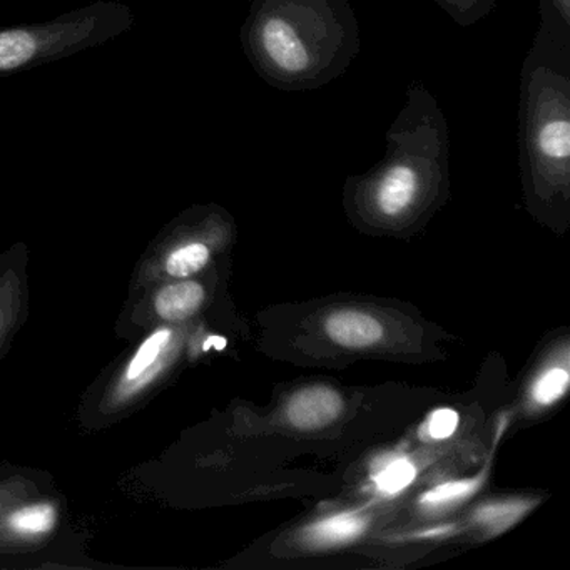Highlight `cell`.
<instances>
[{"label":"cell","mask_w":570,"mask_h":570,"mask_svg":"<svg viewBox=\"0 0 570 570\" xmlns=\"http://www.w3.org/2000/svg\"><path fill=\"white\" fill-rule=\"evenodd\" d=\"M243 45L273 88L313 91L345 75L360 52L348 0H252Z\"/></svg>","instance_id":"obj_1"},{"label":"cell","mask_w":570,"mask_h":570,"mask_svg":"<svg viewBox=\"0 0 570 570\" xmlns=\"http://www.w3.org/2000/svg\"><path fill=\"white\" fill-rule=\"evenodd\" d=\"M519 159L530 188L570 181V29L540 22L520 75Z\"/></svg>","instance_id":"obj_2"},{"label":"cell","mask_w":570,"mask_h":570,"mask_svg":"<svg viewBox=\"0 0 570 570\" xmlns=\"http://www.w3.org/2000/svg\"><path fill=\"white\" fill-rule=\"evenodd\" d=\"M450 131L432 92L413 82L405 106L390 126L385 156L355 183L363 198L382 218L402 219L439 188L449 173Z\"/></svg>","instance_id":"obj_3"},{"label":"cell","mask_w":570,"mask_h":570,"mask_svg":"<svg viewBox=\"0 0 570 570\" xmlns=\"http://www.w3.org/2000/svg\"><path fill=\"white\" fill-rule=\"evenodd\" d=\"M345 409L342 395L330 386H309L293 395L286 406V419L295 429L320 430L335 422Z\"/></svg>","instance_id":"obj_4"},{"label":"cell","mask_w":570,"mask_h":570,"mask_svg":"<svg viewBox=\"0 0 570 570\" xmlns=\"http://www.w3.org/2000/svg\"><path fill=\"white\" fill-rule=\"evenodd\" d=\"M171 340V330L158 328L139 345L132 358L129 360L125 375L119 383L118 393L121 399L141 392L158 376Z\"/></svg>","instance_id":"obj_5"},{"label":"cell","mask_w":570,"mask_h":570,"mask_svg":"<svg viewBox=\"0 0 570 570\" xmlns=\"http://www.w3.org/2000/svg\"><path fill=\"white\" fill-rule=\"evenodd\" d=\"M325 332L333 342L346 348H368L383 336L379 320L355 309H343L330 315L325 323Z\"/></svg>","instance_id":"obj_6"},{"label":"cell","mask_w":570,"mask_h":570,"mask_svg":"<svg viewBox=\"0 0 570 570\" xmlns=\"http://www.w3.org/2000/svg\"><path fill=\"white\" fill-rule=\"evenodd\" d=\"M368 520L358 512L326 517L306 529L305 535L316 547H335L353 542L365 532Z\"/></svg>","instance_id":"obj_7"},{"label":"cell","mask_w":570,"mask_h":570,"mask_svg":"<svg viewBox=\"0 0 570 570\" xmlns=\"http://www.w3.org/2000/svg\"><path fill=\"white\" fill-rule=\"evenodd\" d=\"M205 288L196 282H181L165 286L156 295V313L168 322H181L202 308Z\"/></svg>","instance_id":"obj_8"},{"label":"cell","mask_w":570,"mask_h":570,"mask_svg":"<svg viewBox=\"0 0 570 570\" xmlns=\"http://www.w3.org/2000/svg\"><path fill=\"white\" fill-rule=\"evenodd\" d=\"M58 523V509L52 503L39 502L21 507L9 515V530L24 539H36L52 532Z\"/></svg>","instance_id":"obj_9"},{"label":"cell","mask_w":570,"mask_h":570,"mask_svg":"<svg viewBox=\"0 0 570 570\" xmlns=\"http://www.w3.org/2000/svg\"><path fill=\"white\" fill-rule=\"evenodd\" d=\"M209 248L203 243H189L169 253L166 258V273L173 278H188L202 272L209 262Z\"/></svg>","instance_id":"obj_10"},{"label":"cell","mask_w":570,"mask_h":570,"mask_svg":"<svg viewBox=\"0 0 570 570\" xmlns=\"http://www.w3.org/2000/svg\"><path fill=\"white\" fill-rule=\"evenodd\" d=\"M35 38L26 31L0 32V69H16L36 55Z\"/></svg>","instance_id":"obj_11"},{"label":"cell","mask_w":570,"mask_h":570,"mask_svg":"<svg viewBox=\"0 0 570 570\" xmlns=\"http://www.w3.org/2000/svg\"><path fill=\"white\" fill-rule=\"evenodd\" d=\"M460 28H472L490 16L497 0H433Z\"/></svg>","instance_id":"obj_12"},{"label":"cell","mask_w":570,"mask_h":570,"mask_svg":"<svg viewBox=\"0 0 570 570\" xmlns=\"http://www.w3.org/2000/svg\"><path fill=\"white\" fill-rule=\"evenodd\" d=\"M482 479L456 480V482H446L435 489L429 490L422 497V505L430 509H440V507L453 505L462 502L466 497L472 495L479 489Z\"/></svg>","instance_id":"obj_13"},{"label":"cell","mask_w":570,"mask_h":570,"mask_svg":"<svg viewBox=\"0 0 570 570\" xmlns=\"http://www.w3.org/2000/svg\"><path fill=\"white\" fill-rule=\"evenodd\" d=\"M415 475L416 470L413 463L410 460L399 459L393 460L385 469L376 473L375 483L380 492L395 495L405 490L415 480Z\"/></svg>","instance_id":"obj_14"},{"label":"cell","mask_w":570,"mask_h":570,"mask_svg":"<svg viewBox=\"0 0 570 570\" xmlns=\"http://www.w3.org/2000/svg\"><path fill=\"white\" fill-rule=\"evenodd\" d=\"M569 389V373L563 368H550L532 386V400L540 406H549L562 399Z\"/></svg>","instance_id":"obj_15"},{"label":"cell","mask_w":570,"mask_h":570,"mask_svg":"<svg viewBox=\"0 0 570 570\" xmlns=\"http://www.w3.org/2000/svg\"><path fill=\"white\" fill-rule=\"evenodd\" d=\"M527 503H495V505H485L475 513V519L483 525L492 529L502 530L512 525L523 512H527Z\"/></svg>","instance_id":"obj_16"},{"label":"cell","mask_w":570,"mask_h":570,"mask_svg":"<svg viewBox=\"0 0 570 570\" xmlns=\"http://www.w3.org/2000/svg\"><path fill=\"white\" fill-rule=\"evenodd\" d=\"M459 426V413L452 409H440L430 415L429 429L430 436L435 440L449 439Z\"/></svg>","instance_id":"obj_17"},{"label":"cell","mask_w":570,"mask_h":570,"mask_svg":"<svg viewBox=\"0 0 570 570\" xmlns=\"http://www.w3.org/2000/svg\"><path fill=\"white\" fill-rule=\"evenodd\" d=\"M540 22L570 29V0H539Z\"/></svg>","instance_id":"obj_18"}]
</instances>
